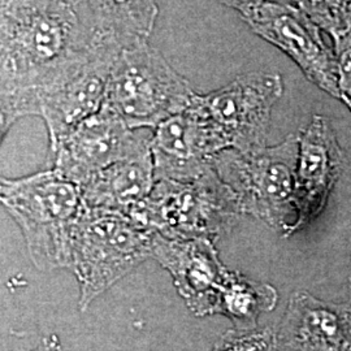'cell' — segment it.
<instances>
[{
  "label": "cell",
  "instance_id": "cell-1",
  "mask_svg": "<svg viewBox=\"0 0 351 351\" xmlns=\"http://www.w3.org/2000/svg\"><path fill=\"white\" fill-rule=\"evenodd\" d=\"M98 38L71 0H1V137L30 116L38 93L82 60Z\"/></svg>",
  "mask_w": 351,
  "mask_h": 351
},
{
  "label": "cell",
  "instance_id": "cell-13",
  "mask_svg": "<svg viewBox=\"0 0 351 351\" xmlns=\"http://www.w3.org/2000/svg\"><path fill=\"white\" fill-rule=\"evenodd\" d=\"M226 145L191 106L154 129L150 151L155 180L193 181L201 177Z\"/></svg>",
  "mask_w": 351,
  "mask_h": 351
},
{
  "label": "cell",
  "instance_id": "cell-11",
  "mask_svg": "<svg viewBox=\"0 0 351 351\" xmlns=\"http://www.w3.org/2000/svg\"><path fill=\"white\" fill-rule=\"evenodd\" d=\"M300 150L295 176L297 220L288 237L310 226L324 213L343 169L345 154L330 121L314 114L298 133Z\"/></svg>",
  "mask_w": 351,
  "mask_h": 351
},
{
  "label": "cell",
  "instance_id": "cell-8",
  "mask_svg": "<svg viewBox=\"0 0 351 351\" xmlns=\"http://www.w3.org/2000/svg\"><path fill=\"white\" fill-rule=\"evenodd\" d=\"M124 47L116 38L99 36L82 60L38 93L30 116L43 120L51 150L75 126L101 110L113 65Z\"/></svg>",
  "mask_w": 351,
  "mask_h": 351
},
{
  "label": "cell",
  "instance_id": "cell-10",
  "mask_svg": "<svg viewBox=\"0 0 351 351\" xmlns=\"http://www.w3.org/2000/svg\"><path fill=\"white\" fill-rule=\"evenodd\" d=\"M150 141L103 103L51 150L53 168L81 189L104 168L150 151Z\"/></svg>",
  "mask_w": 351,
  "mask_h": 351
},
{
  "label": "cell",
  "instance_id": "cell-4",
  "mask_svg": "<svg viewBox=\"0 0 351 351\" xmlns=\"http://www.w3.org/2000/svg\"><path fill=\"white\" fill-rule=\"evenodd\" d=\"M298 134L275 146L241 152L228 149L213 159V167L239 199L242 215H250L282 233L297 220L295 176Z\"/></svg>",
  "mask_w": 351,
  "mask_h": 351
},
{
  "label": "cell",
  "instance_id": "cell-3",
  "mask_svg": "<svg viewBox=\"0 0 351 351\" xmlns=\"http://www.w3.org/2000/svg\"><path fill=\"white\" fill-rule=\"evenodd\" d=\"M152 236L126 215L86 206L72 236L69 265L78 281L81 311L150 259Z\"/></svg>",
  "mask_w": 351,
  "mask_h": 351
},
{
  "label": "cell",
  "instance_id": "cell-23",
  "mask_svg": "<svg viewBox=\"0 0 351 351\" xmlns=\"http://www.w3.org/2000/svg\"><path fill=\"white\" fill-rule=\"evenodd\" d=\"M350 289H351V284H350ZM348 303V306H349V310H350L351 313V295H350V300H349V302H346Z\"/></svg>",
  "mask_w": 351,
  "mask_h": 351
},
{
  "label": "cell",
  "instance_id": "cell-16",
  "mask_svg": "<svg viewBox=\"0 0 351 351\" xmlns=\"http://www.w3.org/2000/svg\"><path fill=\"white\" fill-rule=\"evenodd\" d=\"M82 21L97 34L125 46L149 40L159 7L156 0H71Z\"/></svg>",
  "mask_w": 351,
  "mask_h": 351
},
{
  "label": "cell",
  "instance_id": "cell-21",
  "mask_svg": "<svg viewBox=\"0 0 351 351\" xmlns=\"http://www.w3.org/2000/svg\"><path fill=\"white\" fill-rule=\"evenodd\" d=\"M223 5L239 13L241 19H245L262 7L267 0H219Z\"/></svg>",
  "mask_w": 351,
  "mask_h": 351
},
{
  "label": "cell",
  "instance_id": "cell-2",
  "mask_svg": "<svg viewBox=\"0 0 351 351\" xmlns=\"http://www.w3.org/2000/svg\"><path fill=\"white\" fill-rule=\"evenodd\" d=\"M0 202L20 228L40 271L69 268L75 226L86 210L81 189L55 168L1 178Z\"/></svg>",
  "mask_w": 351,
  "mask_h": 351
},
{
  "label": "cell",
  "instance_id": "cell-18",
  "mask_svg": "<svg viewBox=\"0 0 351 351\" xmlns=\"http://www.w3.org/2000/svg\"><path fill=\"white\" fill-rule=\"evenodd\" d=\"M293 4L333 42L351 32V0H293Z\"/></svg>",
  "mask_w": 351,
  "mask_h": 351
},
{
  "label": "cell",
  "instance_id": "cell-22",
  "mask_svg": "<svg viewBox=\"0 0 351 351\" xmlns=\"http://www.w3.org/2000/svg\"><path fill=\"white\" fill-rule=\"evenodd\" d=\"M32 351H62L60 339L56 335H50L45 337L34 350Z\"/></svg>",
  "mask_w": 351,
  "mask_h": 351
},
{
  "label": "cell",
  "instance_id": "cell-12",
  "mask_svg": "<svg viewBox=\"0 0 351 351\" xmlns=\"http://www.w3.org/2000/svg\"><path fill=\"white\" fill-rule=\"evenodd\" d=\"M210 239H165L154 233L151 259L167 269L189 310L198 317L216 314L228 268Z\"/></svg>",
  "mask_w": 351,
  "mask_h": 351
},
{
  "label": "cell",
  "instance_id": "cell-5",
  "mask_svg": "<svg viewBox=\"0 0 351 351\" xmlns=\"http://www.w3.org/2000/svg\"><path fill=\"white\" fill-rule=\"evenodd\" d=\"M188 80L149 40L120 52L108 80L104 104L133 130L155 129L184 112L195 97Z\"/></svg>",
  "mask_w": 351,
  "mask_h": 351
},
{
  "label": "cell",
  "instance_id": "cell-20",
  "mask_svg": "<svg viewBox=\"0 0 351 351\" xmlns=\"http://www.w3.org/2000/svg\"><path fill=\"white\" fill-rule=\"evenodd\" d=\"M339 66V101L351 112V32L333 42Z\"/></svg>",
  "mask_w": 351,
  "mask_h": 351
},
{
  "label": "cell",
  "instance_id": "cell-24",
  "mask_svg": "<svg viewBox=\"0 0 351 351\" xmlns=\"http://www.w3.org/2000/svg\"><path fill=\"white\" fill-rule=\"evenodd\" d=\"M288 1H290V3H293V0H288Z\"/></svg>",
  "mask_w": 351,
  "mask_h": 351
},
{
  "label": "cell",
  "instance_id": "cell-19",
  "mask_svg": "<svg viewBox=\"0 0 351 351\" xmlns=\"http://www.w3.org/2000/svg\"><path fill=\"white\" fill-rule=\"evenodd\" d=\"M213 351H276V335L271 328H233L216 341Z\"/></svg>",
  "mask_w": 351,
  "mask_h": 351
},
{
  "label": "cell",
  "instance_id": "cell-6",
  "mask_svg": "<svg viewBox=\"0 0 351 351\" xmlns=\"http://www.w3.org/2000/svg\"><path fill=\"white\" fill-rule=\"evenodd\" d=\"M241 215L236 194L211 165L193 181L158 180L139 223L165 239L216 242L234 228Z\"/></svg>",
  "mask_w": 351,
  "mask_h": 351
},
{
  "label": "cell",
  "instance_id": "cell-14",
  "mask_svg": "<svg viewBox=\"0 0 351 351\" xmlns=\"http://www.w3.org/2000/svg\"><path fill=\"white\" fill-rule=\"evenodd\" d=\"M275 335L276 351H351L348 304L295 291Z\"/></svg>",
  "mask_w": 351,
  "mask_h": 351
},
{
  "label": "cell",
  "instance_id": "cell-7",
  "mask_svg": "<svg viewBox=\"0 0 351 351\" xmlns=\"http://www.w3.org/2000/svg\"><path fill=\"white\" fill-rule=\"evenodd\" d=\"M282 94L281 75L252 72L208 94L197 93L190 106L213 126L226 150L249 152L267 146L272 110Z\"/></svg>",
  "mask_w": 351,
  "mask_h": 351
},
{
  "label": "cell",
  "instance_id": "cell-17",
  "mask_svg": "<svg viewBox=\"0 0 351 351\" xmlns=\"http://www.w3.org/2000/svg\"><path fill=\"white\" fill-rule=\"evenodd\" d=\"M277 301L278 293L272 285L228 271L215 315L226 316L236 329H255L261 316L272 311Z\"/></svg>",
  "mask_w": 351,
  "mask_h": 351
},
{
  "label": "cell",
  "instance_id": "cell-9",
  "mask_svg": "<svg viewBox=\"0 0 351 351\" xmlns=\"http://www.w3.org/2000/svg\"><path fill=\"white\" fill-rule=\"evenodd\" d=\"M251 30L282 51L304 77L339 101V66L335 50L322 37V30L288 0H267L242 19Z\"/></svg>",
  "mask_w": 351,
  "mask_h": 351
},
{
  "label": "cell",
  "instance_id": "cell-15",
  "mask_svg": "<svg viewBox=\"0 0 351 351\" xmlns=\"http://www.w3.org/2000/svg\"><path fill=\"white\" fill-rule=\"evenodd\" d=\"M155 182L154 162L147 151L104 168L88 180L81 193L90 208L123 213L139 223Z\"/></svg>",
  "mask_w": 351,
  "mask_h": 351
}]
</instances>
